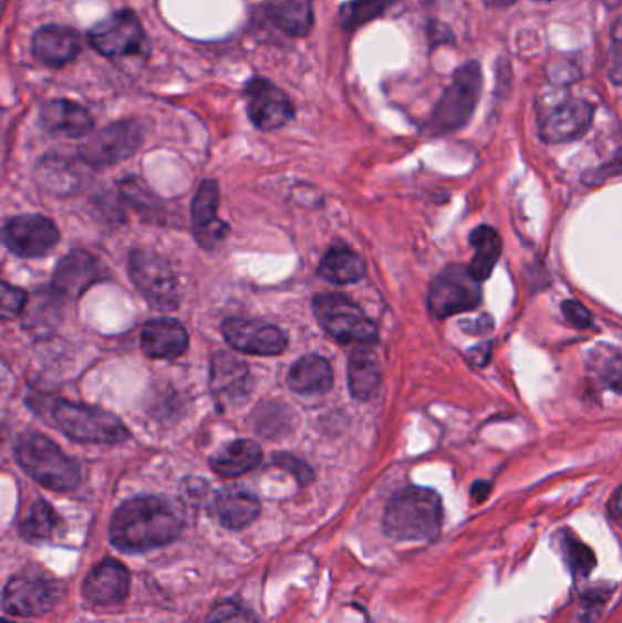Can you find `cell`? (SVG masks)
I'll list each match as a JSON object with an SVG mask.
<instances>
[{
  "label": "cell",
  "mask_w": 622,
  "mask_h": 623,
  "mask_svg": "<svg viewBox=\"0 0 622 623\" xmlns=\"http://www.w3.org/2000/svg\"><path fill=\"white\" fill-rule=\"evenodd\" d=\"M183 531V516L156 496H141L115 510L110 523V541L125 552H145L168 546Z\"/></svg>",
  "instance_id": "1"
},
{
  "label": "cell",
  "mask_w": 622,
  "mask_h": 623,
  "mask_svg": "<svg viewBox=\"0 0 622 623\" xmlns=\"http://www.w3.org/2000/svg\"><path fill=\"white\" fill-rule=\"evenodd\" d=\"M444 509L440 496L424 487H405L391 498L384 515L385 534L398 541L435 540Z\"/></svg>",
  "instance_id": "2"
},
{
  "label": "cell",
  "mask_w": 622,
  "mask_h": 623,
  "mask_svg": "<svg viewBox=\"0 0 622 623\" xmlns=\"http://www.w3.org/2000/svg\"><path fill=\"white\" fill-rule=\"evenodd\" d=\"M15 458L21 469L46 489L68 492L81 481L77 464L42 434H22L15 445Z\"/></svg>",
  "instance_id": "3"
},
{
  "label": "cell",
  "mask_w": 622,
  "mask_h": 623,
  "mask_svg": "<svg viewBox=\"0 0 622 623\" xmlns=\"http://www.w3.org/2000/svg\"><path fill=\"white\" fill-rule=\"evenodd\" d=\"M483 92V70L478 62H466L458 68L453 83L447 86L436 108L431 114V135H444L464 128L477 108Z\"/></svg>",
  "instance_id": "4"
},
{
  "label": "cell",
  "mask_w": 622,
  "mask_h": 623,
  "mask_svg": "<svg viewBox=\"0 0 622 623\" xmlns=\"http://www.w3.org/2000/svg\"><path fill=\"white\" fill-rule=\"evenodd\" d=\"M52 416L68 438L79 444L117 445L131 438L125 423L103 408L58 399Z\"/></svg>",
  "instance_id": "5"
},
{
  "label": "cell",
  "mask_w": 622,
  "mask_h": 623,
  "mask_svg": "<svg viewBox=\"0 0 622 623\" xmlns=\"http://www.w3.org/2000/svg\"><path fill=\"white\" fill-rule=\"evenodd\" d=\"M312 310L318 323L340 343L371 345L379 340V329L359 304L342 294L317 295Z\"/></svg>",
  "instance_id": "6"
},
{
  "label": "cell",
  "mask_w": 622,
  "mask_h": 623,
  "mask_svg": "<svg viewBox=\"0 0 622 623\" xmlns=\"http://www.w3.org/2000/svg\"><path fill=\"white\" fill-rule=\"evenodd\" d=\"M480 279L473 273L471 268L452 264L444 268L435 281L431 283L427 294V307L431 314L444 320L460 312L477 309L483 301Z\"/></svg>",
  "instance_id": "7"
},
{
  "label": "cell",
  "mask_w": 622,
  "mask_h": 623,
  "mask_svg": "<svg viewBox=\"0 0 622 623\" xmlns=\"http://www.w3.org/2000/svg\"><path fill=\"white\" fill-rule=\"evenodd\" d=\"M131 279L152 309L168 312L179 307L182 294L176 273L162 256L151 250H134L131 253Z\"/></svg>",
  "instance_id": "8"
},
{
  "label": "cell",
  "mask_w": 622,
  "mask_h": 623,
  "mask_svg": "<svg viewBox=\"0 0 622 623\" xmlns=\"http://www.w3.org/2000/svg\"><path fill=\"white\" fill-rule=\"evenodd\" d=\"M89 41L101 55L108 59L132 58L146 52V35L134 11H115L97 22L89 33Z\"/></svg>",
  "instance_id": "9"
},
{
  "label": "cell",
  "mask_w": 622,
  "mask_h": 623,
  "mask_svg": "<svg viewBox=\"0 0 622 623\" xmlns=\"http://www.w3.org/2000/svg\"><path fill=\"white\" fill-rule=\"evenodd\" d=\"M143 143V128L135 121H121L99 129L81 148L79 157L94 168L114 166L131 157Z\"/></svg>",
  "instance_id": "10"
},
{
  "label": "cell",
  "mask_w": 622,
  "mask_h": 623,
  "mask_svg": "<svg viewBox=\"0 0 622 623\" xmlns=\"http://www.w3.org/2000/svg\"><path fill=\"white\" fill-rule=\"evenodd\" d=\"M2 239L19 258H42L58 247L61 233L52 219L37 214L11 217L2 228Z\"/></svg>",
  "instance_id": "11"
},
{
  "label": "cell",
  "mask_w": 622,
  "mask_h": 623,
  "mask_svg": "<svg viewBox=\"0 0 622 623\" xmlns=\"http://www.w3.org/2000/svg\"><path fill=\"white\" fill-rule=\"evenodd\" d=\"M59 585L41 574H19L6 583L2 608L19 619H32L48 613L58 603Z\"/></svg>",
  "instance_id": "12"
},
{
  "label": "cell",
  "mask_w": 622,
  "mask_h": 623,
  "mask_svg": "<svg viewBox=\"0 0 622 623\" xmlns=\"http://www.w3.org/2000/svg\"><path fill=\"white\" fill-rule=\"evenodd\" d=\"M245 95L249 117L256 128L274 132L294 117V106L289 95L267 79H252L245 89Z\"/></svg>",
  "instance_id": "13"
},
{
  "label": "cell",
  "mask_w": 622,
  "mask_h": 623,
  "mask_svg": "<svg viewBox=\"0 0 622 623\" xmlns=\"http://www.w3.org/2000/svg\"><path fill=\"white\" fill-rule=\"evenodd\" d=\"M225 340L234 351L255 356H280L287 349V335L263 321L230 318L221 326Z\"/></svg>",
  "instance_id": "14"
},
{
  "label": "cell",
  "mask_w": 622,
  "mask_h": 623,
  "mask_svg": "<svg viewBox=\"0 0 622 623\" xmlns=\"http://www.w3.org/2000/svg\"><path fill=\"white\" fill-rule=\"evenodd\" d=\"M593 106L581 98H570L557 104L540 115V137L550 145L581 139L593 123Z\"/></svg>",
  "instance_id": "15"
},
{
  "label": "cell",
  "mask_w": 622,
  "mask_h": 623,
  "mask_svg": "<svg viewBox=\"0 0 622 623\" xmlns=\"http://www.w3.org/2000/svg\"><path fill=\"white\" fill-rule=\"evenodd\" d=\"M210 391L221 411L245 402L252 391L249 366L227 352H216L210 365Z\"/></svg>",
  "instance_id": "16"
},
{
  "label": "cell",
  "mask_w": 622,
  "mask_h": 623,
  "mask_svg": "<svg viewBox=\"0 0 622 623\" xmlns=\"http://www.w3.org/2000/svg\"><path fill=\"white\" fill-rule=\"evenodd\" d=\"M104 278V267L92 253L75 250L59 261L52 289L58 298L79 299Z\"/></svg>",
  "instance_id": "17"
},
{
  "label": "cell",
  "mask_w": 622,
  "mask_h": 623,
  "mask_svg": "<svg viewBox=\"0 0 622 623\" xmlns=\"http://www.w3.org/2000/svg\"><path fill=\"white\" fill-rule=\"evenodd\" d=\"M131 591V572L123 563L104 560L95 565L84 578L83 596L86 602L97 608L117 605L128 596Z\"/></svg>",
  "instance_id": "18"
},
{
  "label": "cell",
  "mask_w": 622,
  "mask_h": 623,
  "mask_svg": "<svg viewBox=\"0 0 622 623\" xmlns=\"http://www.w3.org/2000/svg\"><path fill=\"white\" fill-rule=\"evenodd\" d=\"M219 186L216 180H203L193 203V230L203 248L218 247L229 236L230 228L218 217Z\"/></svg>",
  "instance_id": "19"
},
{
  "label": "cell",
  "mask_w": 622,
  "mask_h": 623,
  "mask_svg": "<svg viewBox=\"0 0 622 623\" xmlns=\"http://www.w3.org/2000/svg\"><path fill=\"white\" fill-rule=\"evenodd\" d=\"M141 349L154 360H174L188 349V332L183 323L172 318H157L143 326Z\"/></svg>",
  "instance_id": "20"
},
{
  "label": "cell",
  "mask_w": 622,
  "mask_h": 623,
  "mask_svg": "<svg viewBox=\"0 0 622 623\" xmlns=\"http://www.w3.org/2000/svg\"><path fill=\"white\" fill-rule=\"evenodd\" d=\"M41 123L46 132L61 137H84L94 129V117L83 104L53 98L41 106Z\"/></svg>",
  "instance_id": "21"
},
{
  "label": "cell",
  "mask_w": 622,
  "mask_h": 623,
  "mask_svg": "<svg viewBox=\"0 0 622 623\" xmlns=\"http://www.w3.org/2000/svg\"><path fill=\"white\" fill-rule=\"evenodd\" d=\"M37 61L50 68H63L81 52V37L66 27H42L35 31L32 41Z\"/></svg>",
  "instance_id": "22"
},
{
  "label": "cell",
  "mask_w": 622,
  "mask_h": 623,
  "mask_svg": "<svg viewBox=\"0 0 622 623\" xmlns=\"http://www.w3.org/2000/svg\"><path fill=\"white\" fill-rule=\"evenodd\" d=\"M260 500L243 487H227L214 501V515L230 531L249 527L260 516Z\"/></svg>",
  "instance_id": "23"
},
{
  "label": "cell",
  "mask_w": 622,
  "mask_h": 623,
  "mask_svg": "<svg viewBox=\"0 0 622 623\" xmlns=\"http://www.w3.org/2000/svg\"><path fill=\"white\" fill-rule=\"evenodd\" d=\"M382 385V366L373 349L362 345L349 357V391L359 402H371Z\"/></svg>",
  "instance_id": "24"
},
{
  "label": "cell",
  "mask_w": 622,
  "mask_h": 623,
  "mask_svg": "<svg viewBox=\"0 0 622 623\" xmlns=\"http://www.w3.org/2000/svg\"><path fill=\"white\" fill-rule=\"evenodd\" d=\"M263 459L260 445L250 439H236L225 447L219 448L210 459L214 473L224 478H238V476L256 469Z\"/></svg>",
  "instance_id": "25"
},
{
  "label": "cell",
  "mask_w": 622,
  "mask_h": 623,
  "mask_svg": "<svg viewBox=\"0 0 622 623\" xmlns=\"http://www.w3.org/2000/svg\"><path fill=\"white\" fill-rule=\"evenodd\" d=\"M287 382L298 394H325L332 388L334 374L325 357L311 354L296 361Z\"/></svg>",
  "instance_id": "26"
},
{
  "label": "cell",
  "mask_w": 622,
  "mask_h": 623,
  "mask_svg": "<svg viewBox=\"0 0 622 623\" xmlns=\"http://www.w3.org/2000/svg\"><path fill=\"white\" fill-rule=\"evenodd\" d=\"M318 276L334 284L359 283L365 276V261L345 245H336L323 256Z\"/></svg>",
  "instance_id": "27"
},
{
  "label": "cell",
  "mask_w": 622,
  "mask_h": 623,
  "mask_svg": "<svg viewBox=\"0 0 622 623\" xmlns=\"http://www.w3.org/2000/svg\"><path fill=\"white\" fill-rule=\"evenodd\" d=\"M471 247L475 250V256H473L469 268L480 281H486L491 276L493 268L497 267L498 259H500L502 241L493 228L478 227L471 233Z\"/></svg>",
  "instance_id": "28"
},
{
  "label": "cell",
  "mask_w": 622,
  "mask_h": 623,
  "mask_svg": "<svg viewBox=\"0 0 622 623\" xmlns=\"http://www.w3.org/2000/svg\"><path fill=\"white\" fill-rule=\"evenodd\" d=\"M276 27L289 35L303 37L312 27L311 0H281L270 6Z\"/></svg>",
  "instance_id": "29"
},
{
  "label": "cell",
  "mask_w": 622,
  "mask_h": 623,
  "mask_svg": "<svg viewBox=\"0 0 622 623\" xmlns=\"http://www.w3.org/2000/svg\"><path fill=\"white\" fill-rule=\"evenodd\" d=\"M59 529V516L44 500L33 501L19 520V532L27 540H50Z\"/></svg>",
  "instance_id": "30"
},
{
  "label": "cell",
  "mask_w": 622,
  "mask_h": 623,
  "mask_svg": "<svg viewBox=\"0 0 622 623\" xmlns=\"http://www.w3.org/2000/svg\"><path fill=\"white\" fill-rule=\"evenodd\" d=\"M391 2L393 0H353L343 6L340 11V22L343 28L354 30L365 22L373 21L376 17L384 15V11L390 8Z\"/></svg>",
  "instance_id": "31"
},
{
  "label": "cell",
  "mask_w": 622,
  "mask_h": 623,
  "mask_svg": "<svg viewBox=\"0 0 622 623\" xmlns=\"http://www.w3.org/2000/svg\"><path fill=\"white\" fill-rule=\"evenodd\" d=\"M205 623H258L249 609L236 602H224L212 609Z\"/></svg>",
  "instance_id": "32"
},
{
  "label": "cell",
  "mask_w": 622,
  "mask_h": 623,
  "mask_svg": "<svg viewBox=\"0 0 622 623\" xmlns=\"http://www.w3.org/2000/svg\"><path fill=\"white\" fill-rule=\"evenodd\" d=\"M566 554H568V563H570L571 569H573L577 574L584 577V574H588V572L593 569L595 558H593V552H591L582 541H566Z\"/></svg>",
  "instance_id": "33"
},
{
  "label": "cell",
  "mask_w": 622,
  "mask_h": 623,
  "mask_svg": "<svg viewBox=\"0 0 622 623\" xmlns=\"http://www.w3.org/2000/svg\"><path fill=\"white\" fill-rule=\"evenodd\" d=\"M27 294L17 287H11L10 283H2V318L11 320L15 315L21 314L22 309L27 307Z\"/></svg>",
  "instance_id": "34"
},
{
  "label": "cell",
  "mask_w": 622,
  "mask_h": 623,
  "mask_svg": "<svg viewBox=\"0 0 622 623\" xmlns=\"http://www.w3.org/2000/svg\"><path fill=\"white\" fill-rule=\"evenodd\" d=\"M562 314H564V320L571 326H576V329H588L593 323V318H591L587 307H582L577 301H564L562 303Z\"/></svg>",
  "instance_id": "35"
},
{
  "label": "cell",
  "mask_w": 622,
  "mask_h": 623,
  "mask_svg": "<svg viewBox=\"0 0 622 623\" xmlns=\"http://www.w3.org/2000/svg\"><path fill=\"white\" fill-rule=\"evenodd\" d=\"M274 464L289 470L291 475L296 476V479H298L300 484H309L312 479V473L311 469H309V465L303 464V461L294 458V456H289V454H278V456H274Z\"/></svg>",
  "instance_id": "36"
},
{
  "label": "cell",
  "mask_w": 622,
  "mask_h": 623,
  "mask_svg": "<svg viewBox=\"0 0 622 623\" xmlns=\"http://www.w3.org/2000/svg\"><path fill=\"white\" fill-rule=\"evenodd\" d=\"M604 376H607V382L610 383V386L622 394V356L615 357V360L608 363Z\"/></svg>",
  "instance_id": "37"
},
{
  "label": "cell",
  "mask_w": 622,
  "mask_h": 623,
  "mask_svg": "<svg viewBox=\"0 0 622 623\" xmlns=\"http://www.w3.org/2000/svg\"><path fill=\"white\" fill-rule=\"evenodd\" d=\"M612 77L613 81L622 83V37L621 39H615V50H613L612 62Z\"/></svg>",
  "instance_id": "38"
},
{
  "label": "cell",
  "mask_w": 622,
  "mask_h": 623,
  "mask_svg": "<svg viewBox=\"0 0 622 623\" xmlns=\"http://www.w3.org/2000/svg\"><path fill=\"white\" fill-rule=\"evenodd\" d=\"M489 492L488 484H477L473 485V498L477 501H483Z\"/></svg>",
  "instance_id": "39"
},
{
  "label": "cell",
  "mask_w": 622,
  "mask_h": 623,
  "mask_svg": "<svg viewBox=\"0 0 622 623\" xmlns=\"http://www.w3.org/2000/svg\"><path fill=\"white\" fill-rule=\"evenodd\" d=\"M484 2L493 8H504V6L514 4L515 0H484Z\"/></svg>",
  "instance_id": "40"
}]
</instances>
